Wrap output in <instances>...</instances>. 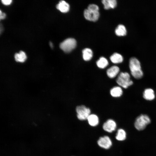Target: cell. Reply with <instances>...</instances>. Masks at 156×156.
I'll return each mask as SVG.
<instances>
[{
	"instance_id": "cell-1",
	"label": "cell",
	"mask_w": 156,
	"mask_h": 156,
	"mask_svg": "<svg viewBox=\"0 0 156 156\" xmlns=\"http://www.w3.org/2000/svg\"><path fill=\"white\" fill-rule=\"evenodd\" d=\"M129 66L131 74L133 77L139 79L143 77V73L140 63L137 58L134 57L131 58L129 60Z\"/></svg>"
},
{
	"instance_id": "cell-2",
	"label": "cell",
	"mask_w": 156,
	"mask_h": 156,
	"mask_svg": "<svg viewBox=\"0 0 156 156\" xmlns=\"http://www.w3.org/2000/svg\"><path fill=\"white\" fill-rule=\"evenodd\" d=\"M116 82L120 86L124 88H127L133 83L129 74L127 72L120 73L116 79Z\"/></svg>"
},
{
	"instance_id": "cell-3",
	"label": "cell",
	"mask_w": 156,
	"mask_h": 156,
	"mask_svg": "<svg viewBox=\"0 0 156 156\" xmlns=\"http://www.w3.org/2000/svg\"><path fill=\"white\" fill-rule=\"evenodd\" d=\"M151 122V119L146 114H141L136 118L134 126L137 130L142 131Z\"/></svg>"
},
{
	"instance_id": "cell-4",
	"label": "cell",
	"mask_w": 156,
	"mask_h": 156,
	"mask_svg": "<svg viewBox=\"0 0 156 156\" xmlns=\"http://www.w3.org/2000/svg\"><path fill=\"white\" fill-rule=\"evenodd\" d=\"M76 44V41L75 39L72 38H68L60 44V47L64 52L68 53L75 48Z\"/></svg>"
},
{
	"instance_id": "cell-5",
	"label": "cell",
	"mask_w": 156,
	"mask_h": 156,
	"mask_svg": "<svg viewBox=\"0 0 156 156\" xmlns=\"http://www.w3.org/2000/svg\"><path fill=\"white\" fill-rule=\"evenodd\" d=\"M77 116L80 120H85L87 119L90 115V109L83 105L78 106L76 108Z\"/></svg>"
},
{
	"instance_id": "cell-6",
	"label": "cell",
	"mask_w": 156,
	"mask_h": 156,
	"mask_svg": "<svg viewBox=\"0 0 156 156\" xmlns=\"http://www.w3.org/2000/svg\"><path fill=\"white\" fill-rule=\"evenodd\" d=\"M84 15L85 18L88 20L95 22L98 19L99 13V11H92L86 9L84 11Z\"/></svg>"
},
{
	"instance_id": "cell-7",
	"label": "cell",
	"mask_w": 156,
	"mask_h": 156,
	"mask_svg": "<svg viewBox=\"0 0 156 156\" xmlns=\"http://www.w3.org/2000/svg\"><path fill=\"white\" fill-rule=\"evenodd\" d=\"M98 145L105 149H109L112 145V142L109 138L107 136L101 137L97 141Z\"/></svg>"
},
{
	"instance_id": "cell-8",
	"label": "cell",
	"mask_w": 156,
	"mask_h": 156,
	"mask_svg": "<svg viewBox=\"0 0 156 156\" xmlns=\"http://www.w3.org/2000/svg\"><path fill=\"white\" fill-rule=\"evenodd\" d=\"M103 127V129L105 131L111 133L115 130L116 127V124L114 120L109 119L104 123Z\"/></svg>"
},
{
	"instance_id": "cell-9",
	"label": "cell",
	"mask_w": 156,
	"mask_h": 156,
	"mask_svg": "<svg viewBox=\"0 0 156 156\" xmlns=\"http://www.w3.org/2000/svg\"><path fill=\"white\" fill-rule=\"evenodd\" d=\"M120 68L116 66H114L109 68L107 71V76L110 78L115 77L119 73Z\"/></svg>"
},
{
	"instance_id": "cell-10",
	"label": "cell",
	"mask_w": 156,
	"mask_h": 156,
	"mask_svg": "<svg viewBox=\"0 0 156 156\" xmlns=\"http://www.w3.org/2000/svg\"><path fill=\"white\" fill-rule=\"evenodd\" d=\"M143 97L148 101L153 100L155 97L154 91L151 88L145 89L143 93Z\"/></svg>"
},
{
	"instance_id": "cell-11",
	"label": "cell",
	"mask_w": 156,
	"mask_h": 156,
	"mask_svg": "<svg viewBox=\"0 0 156 156\" xmlns=\"http://www.w3.org/2000/svg\"><path fill=\"white\" fill-rule=\"evenodd\" d=\"M57 8L63 13L68 12L70 9L69 4L63 0L60 1L56 5Z\"/></svg>"
},
{
	"instance_id": "cell-12",
	"label": "cell",
	"mask_w": 156,
	"mask_h": 156,
	"mask_svg": "<svg viewBox=\"0 0 156 156\" xmlns=\"http://www.w3.org/2000/svg\"><path fill=\"white\" fill-rule=\"evenodd\" d=\"M110 93L112 96L118 97L122 95L123 91L121 87L116 86L112 88L110 90Z\"/></svg>"
},
{
	"instance_id": "cell-13",
	"label": "cell",
	"mask_w": 156,
	"mask_h": 156,
	"mask_svg": "<svg viewBox=\"0 0 156 156\" xmlns=\"http://www.w3.org/2000/svg\"><path fill=\"white\" fill-rule=\"evenodd\" d=\"M102 1L104 8L106 10L111 8H114L117 5V2L116 0H103Z\"/></svg>"
},
{
	"instance_id": "cell-14",
	"label": "cell",
	"mask_w": 156,
	"mask_h": 156,
	"mask_svg": "<svg viewBox=\"0 0 156 156\" xmlns=\"http://www.w3.org/2000/svg\"><path fill=\"white\" fill-rule=\"evenodd\" d=\"M115 33L118 36H124L127 34V29L124 25L120 24L116 27L115 30Z\"/></svg>"
},
{
	"instance_id": "cell-15",
	"label": "cell",
	"mask_w": 156,
	"mask_h": 156,
	"mask_svg": "<svg viewBox=\"0 0 156 156\" xmlns=\"http://www.w3.org/2000/svg\"><path fill=\"white\" fill-rule=\"evenodd\" d=\"M111 62L114 64L122 63L123 60L122 56L119 53H115L113 54L110 57Z\"/></svg>"
},
{
	"instance_id": "cell-16",
	"label": "cell",
	"mask_w": 156,
	"mask_h": 156,
	"mask_svg": "<svg viewBox=\"0 0 156 156\" xmlns=\"http://www.w3.org/2000/svg\"><path fill=\"white\" fill-rule=\"evenodd\" d=\"M87 120L89 124L92 126L97 125L99 123V119L97 115L95 114H90Z\"/></svg>"
},
{
	"instance_id": "cell-17",
	"label": "cell",
	"mask_w": 156,
	"mask_h": 156,
	"mask_svg": "<svg viewBox=\"0 0 156 156\" xmlns=\"http://www.w3.org/2000/svg\"><path fill=\"white\" fill-rule=\"evenodd\" d=\"M83 57L86 61L90 60L93 56V53L92 50L89 48H85L82 51Z\"/></svg>"
},
{
	"instance_id": "cell-18",
	"label": "cell",
	"mask_w": 156,
	"mask_h": 156,
	"mask_svg": "<svg viewBox=\"0 0 156 156\" xmlns=\"http://www.w3.org/2000/svg\"><path fill=\"white\" fill-rule=\"evenodd\" d=\"M15 60L17 62H23L27 58L25 53L22 51H21L19 53H16L14 55Z\"/></svg>"
},
{
	"instance_id": "cell-19",
	"label": "cell",
	"mask_w": 156,
	"mask_h": 156,
	"mask_svg": "<svg viewBox=\"0 0 156 156\" xmlns=\"http://www.w3.org/2000/svg\"><path fill=\"white\" fill-rule=\"evenodd\" d=\"M96 65L99 68L103 69L105 68L108 64V62L106 59L103 57H101L96 62Z\"/></svg>"
},
{
	"instance_id": "cell-20",
	"label": "cell",
	"mask_w": 156,
	"mask_h": 156,
	"mask_svg": "<svg viewBox=\"0 0 156 156\" xmlns=\"http://www.w3.org/2000/svg\"><path fill=\"white\" fill-rule=\"evenodd\" d=\"M126 138V133L125 130L120 129H118L116 136V138L117 140L122 141L125 140Z\"/></svg>"
},
{
	"instance_id": "cell-21",
	"label": "cell",
	"mask_w": 156,
	"mask_h": 156,
	"mask_svg": "<svg viewBox=\"0 0 156 156\" xmlns=\"http://www.w3.org/2000/svg\"><path fill=\"white\" fill-rule=\"evenodd\" d=\"M87 9L92 11L98 12L99 8L96 5L94 4H91L88 5Z\"/></svg>"
},
{
	"instance_id": "cell-22",
	"label": "cell",
	"mask_w": 156,
	"mask_h": 156,
	"mask_svg": "<svg viewBox=\"0 0 156 156\" xmlns=\"http://www.w3.org/2000/svg\"><path fill=\"white\" fill-rule=\"evenodd\" d=\"M1 1L3 4L8 5L11 3L12 1L11 0H2Z\"/></svg>"
},
{
	"instance_id": "cell-23",
	"label": "cell",
	"mask_w": 156,
	"mask_h": 156,
	"mask_svg": "<svg viewBox=\"0 0 156 156\" xmlns=\"http://www.w3.org/2000/svg\"><path fill=\"white\" fill-rule=\"evenodd\" d=\"M5 14L4 13L1 12V11H0V18L1 19H3L5 18Z\"/></svg>"
},
{
	"instance_id": "cell-24",
	"label": "cell",
	"mask_w": 156,
	"mask_h": 156,
	"mask_svg": "<svg viewBox=\"0 0 156 156\" xmlns=\"http://www.w3.org/2000/svg\"><path fill=\"white\" fill-rule=\"evenodd\" d=\"M49 44H50V46L51 47V48H53V44H52V43L51 42H50V43H49Z\"/></svg>"
}]
</instances>
